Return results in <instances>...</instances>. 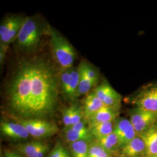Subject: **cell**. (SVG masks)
Returning <instances> with one entry per match:
<instances>
[{
    "label": "cell",
    "instance_id": "6da1fadb",
    "mask_svg": "<svg viewBox=\"0 0 157 157\" xmlns=\"http://www.w3.org/2000/svg\"><path fill=\"white\" fill-rule=\"evenodd\" d=\"M47 59L34 57L19 62L6 89V101L15 119H45L55 111L59 78Z\"/></svg>",
    "mask_w": 157,
    "mask_h": 157
},
{
    "label": "cell",
    "instance_id": "7a4b0ae2",
    "mask_svg": "<svg viewBox=\"0 0 157 157\" xmlns=\"http://www.w3.org/2000/svg\"><path fill=\"white\" fill-rule=\"evenodd\" d=\"M45 30L37 17H26L15 40L17 48L26 54L33 52L38 48Z\"/></svg>",
    "mask_w": 157,
    "mask_h": 157
},
{
    "label": "cell",
    "instance_id": "3957f363",
    "mask_svg": "<svg viewBox=\"0 0 157 157\" xmlns=\"http://www.w3.org/2000/svg\"><path fill=\"white\" fill-rule=\"evenodd\" d=\"M50 37L51 49L53 58L61 69L73 67L76 53L73 46L61 34L50 25L45 30Z\"/></svg>",
    "mask_w": 157,
    "mask_h": 157
},
{
    "label": "cell",
    "instance_id": "277c9868",
    "mask_svg": "<svg viewBox=\"0 0 157 157\" xmlns=\"http://www.w3.org/2000/svg\"><path fill=\"white\" fill-rule=\"evenodd\" d=\"M133 107L157 113V82L141 86L126 98Z\"/></svg>",
    "mask_w": 157,
    "mask_h": 157
},
{
    "label": "cell",
    "instance_id": "5b68a950",
    "mask_svg": "<svg viewBox=\"0 0 157 157\" xmlns=\"http://www.w3.org/2000/svg\"><path fill=\"white\" fill-rule=\"evenodd\" d=\"M129 121L137 135L146 133L157 126V113L133 107L129 111Z\"/></svg>",
    "mask_w": 157,
    "mask_h": 157
},
{
    "label": "cell",
    "instance_id": "8992f818",
    "mask_svg": "<svg viewBox=\"0 0 157 157\" xmlns=\"http://www.w3.org/2000/svg\"><path fill=\"white\" fill-rule=\"evenodd\" d=\"M14 119L27 129L31 136L36 139L50 137L58 132V128L56 124L45 119Z\"/></svg>",
    "mask_w": 157,
    "mask_h": 157
},
{
    "label": "cell",
    "instance_id": "52a82bcc",
    "mask_svg": "<svg viewBox=\"0 0 157 157\" xmlns=\"http://www.w3.org/2000/svg\"><path fill=\"white\" fill-rule=\"evenodd\" d=\"M26 17L10 15L4 17L0 25V44L9 46L15 41Z\"/></svg>",
    "mask_w": 157,
    "mask_h": 157
},
{
    "label": "cell",
    "instance_id": "ba28073f",
    "mask_svg": "<svg viewBox=\"0 0 157 157\" xmlns=\"http://www.w3.org/2000/svg\"><path fill=\"white\" fill-rule=\"evenodd\" d=\"M93 91L105 106L121 108L122 97L112 87L107 80H104Z\"/></svg>",
    "mask_w": 157,
    "mask_h": 157
},
{
    "label": "cell",
    "instance_id": "9c48e42d",
    "mask_svg": "<svg viewBox=\"0 0 157 157\" xmlns=\"http://www.w3.org/2000/svg\"><path fill=\"white\" fill-rule=\"evenodd\" d=\"M0 130L3 136L14 140H25L30 136L27 129L17 121L1 120Z\"/></svg>",
    "mask_w": 157,
    "mask_h": 157
},
{
    "label": "cell",
    "instance_id": "30bf717a",
    "mask_svg": "<svg viewBox=\"0 0 157 157\" xmlns=\"http://www.w3.org/2000/svg\"><path fill=\"white\" fill-rule=\"evenodd\" d=\"M86 122L83 120L78 124L70 127L65 128L63 130V137L65 140L70 143L78 141H90L93 137L90 132L89 127H86Z\"/></svg>",
    "mask_w": 157,
    "mask_h": 157
},
{
    "label": "cell",
    "instance_id": "8fae6325",
    "mask_svg": "<svg viewBox=\"0 0 157 157\" xmlns=\"http://www.w3.org/2000/svg\"><path fill=\"white\" fill-rule=\"evenodd\" d=\"M113 132L117 135L122 147L137 135L129 119L119 117L114 121Z\"/></svg>",
    "mask_w": 157,
    "mask_h": 157
},
{
    "label": "cell",
    "instance_id": "7c38bea8",
    "mask_svg": "<svg viewBox=\"0 0 157 157\" xmlns=\"http://www.w3.org/2000/svg\"><path fill=\"white\" fill-rule=\"evenodd\" d=\"M49 148L48 144L40 140L33 141L17 146L19 152L26 157H45Z\"/></svg>",
    "mask_w": 157,
    "mask_h": 157
},
{
    "label": "cell",
    "instance_id": "4fadbf2b",
    "mask_svg": "<svg viewBox=\"0 0 157 157\" xmlns=\"http://www.w3.org/2000/svg\"><path fill=\"white\" fill-rule=\"evenodd\" d=\"M146 152V142L140 135L128 144L123 146L120 151L121 157H145Z\"/></svg>",
    "mask_w": 157,
    "mask_h": 157
},
{
    "label": "cell",
    "instance_id": "5bb4252c",
    "mask_svg": "<svg viewBox=\"0 0 157 157\" xmlns=\"http://www.w3.org/2000/svg\"><path fill=\"white\" fill-rule=\"evenodd\" d=\"M119 113L120 108L105 106L89 118L86 123L90 128L98 124L113 122L119 117Z\"/></svg>",
    "mask_w": 157,
    "mask_h": 157
},
{
    "label": "cell",
    "instance_id": "9a60e30c",
    "mask_svg": "<svg viewBox=\"0 0 157 157\" xmlns=\"http://www.w3.org/2000/svg\"><path fill=\"white\" fill-rule=\"evenodd\" d=\"M62 121L65 128L70 127L84 120L82 106L75 103L63 109Z\"/></svg>",
    "mask_w": 157,
    "mask_h": 157
},
{
    "label": "cell",
    "instance_id": "2e32d148",
    "mask_svg": "<svg viewBox=\"0 0 157 157\" xmlns=\"http://www.w3.org/2000/svg\"><path fill=\"white\" fill-rule=\"evenodd\" d=\"M82 106L84 120L86 122L89 118L105 105L93 91L86 96Z\"/></svg>",
    "mask_w": 157,
    "mask_h": 157
},
{
    "label": "cell",
    "instance_id": "e0dca14e",
    "mask_svg": "<svg viewBox=\"0 0 157 157\" xmlns=\"http://www.w3.org/2000/svg\"><path fill=\"white\" fill-rule=\"evenodd\" d=\"M96 142L112 157L118 152L120 153L122 148L119 138L114 132L103 139L96 140Z\"/></svg>",
    "mask_w": 157,
    "mask_h": 157
},
{
    "label": "cell",
    "instance_id": "ac0fdd59",
    "mask_svg": "<svg viewBox=\"0 0 157 157\" xmlns=\"http://www.w3.org/2000/svg\"><path fill=\"white\" fill-rule=\"evenodd\" d=\"M78 97L80 95H85L89 93L91 88L95 84L91 80L86 72L83 62H80L78 66Z\"/></svg>",
    "mask_w": 157,
    "mask_h": 157
},
{
    "label": "cell",
    "instance_id": "d6986e66",
    "mask_svg": "<svg viewBox=\"0 0 157 157\" xmlns=\"http://www.w3.org/2000/svg\"><path fill=\"white\" fill-rule=\"evenodd\" d=\"M141 136L146 142V156L157 155V126Z\"/></svg>",
    "mask_w": 157,
    "mask_h": 157
},
{
    "label": "cell",
    "instance_id": "ffe728a7",
    "mask_svg": "<svg viewBox=\"0 0 157 157\" xmlns=\"http://www.w3.org/2000/svg\"><path fill=\"white\" fill-rule=\"evenodd\" d=\"M78 78L79 74L78 67L75 68L72 67L69 82L67 84L66 89L64 90V91H63V93L67 98L73 100L78 97Z\"/></svg>",
    "mask_w": 157,
    "mask_h": 157
},
{
    "label": "cell",
    "instance_id": "44dd1931",
    "mask_svg": "<svg viewBox=\"0 0 157 157\" xmlns=\"http://www.w3.org/2000/svg\"><path fill=\"white\" fill-rule=\"evenodd\" d=\"M89 128L93 138L98 140L113 132L114 121L98 124Z\"/></svg>",
    "mask_w": 157,
    "mask_h": 157
},
{
    "label": "cell",
    "instance_id": "7402d4cb",
    "mask_svg": "<svg viewBox=\"0 0 157 157\" xmlns=\"http://www.w3.org/2000/svg\"><path fill=\"white\" fill-rule=\"evenodd\" d=\"M88 141L81 140L70 143V152L72 157H89Z\"/></svg>",
    "mask_w": 157,
    "mask_h": 157
},
{
    "label": "cell",
    "instance_id": "603a6c76",
    "mask_svg": "<svg viewBox=\"0 0 157 157\" xmlns=\"http://www.w3.org/2000/svg\"><path fill=\"white\" fill-rule=\"evenodd\" d=\"M89 157H113L97 142L89 147Z\"/></svg>",
    "mask_w": 157,
    "mask_h": 157
},
{
    "label": "cell",
    "instance_id": "cb8c5ba5",
    "mask_svg": "<svg viewBox=\"0 0 157 157\" xmlns=\"http://www.w3.org/2000/svg\"><path fill=\"white\" fill-rule=\"evenodd\" d=\"M64 147L60 142H57L56 144L50 152L48 157H61Z\"/></svg>",
    "mask_w": 157,
    "mask_h": 157
},
{
    "label": "cell",
    "instance_id": "d4e9b609",
    "mask_svg": "<svg viewBox=\"0 0 157 157\" xmlns=\"http://www.w3.org/2000/svg\"><path fill=\"white\" fill-rule=\"evenodd\" d=\"M8 48V45L0 44V67H2L6 58V53Z\"/></svg>",
    "mask_w": 157,
    "mask_h": 157
},
{
    "label": "cell",
    "instance_id": "484cf974",
    "mask_svg": "<svg viewBox=\"0 0 157 157\" xmlns=\"http://www.w3.org/2000/svg\"><path fill=\"white\" fill-rule=\"evenodd\" d=\"M17 153L10 150H6L4 154V157H17Z\"/></svg>",
    "mask_w": 157,
    "mask_h": 157
},
{
    "label": "cell",
    "instance_id": "4316f807",
    "mask_svg": "<svg viewBox=\"0 0 157 157\" xmlns=\"http://www.w3.org/2000/svg\"><path fill=\"white\" fill-rule=\"evenodd\" d=\"M61 157H71V154H70L69 152L67 150L65 149V148H63Z\"/></svg>",
    "mask_w": 157,
    "mask_h": 157
},
{
    "label": "cell",
    "instance_id": "83f0119b",
    "mask_svg": "<svg viewBox=\"0 0 157 157\" xmlns=\"http://www.w3.org/2000/svg\"><path fill=\"white\" fill-rule=\"evenodd\" d=\"M145 157H157V155H155V156H146Z\"/></svg>",
    "mask_w": 157,
    "mask_h": 157
},
{
    "label": "cell",
    "instance_id": "f1b7e54d",
    "mask_svg": "<svg viewBox=\"0 0 157 157\" xmlns=\"http://www.w3.org/2000/svg\"></svg>",
    "mask_w": 157,
    "mask_h": 157
}]
</instances>
